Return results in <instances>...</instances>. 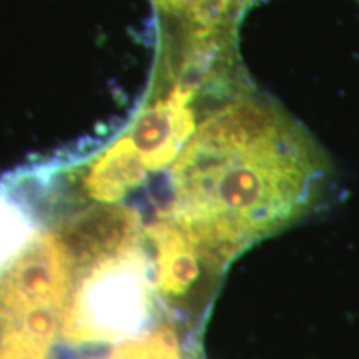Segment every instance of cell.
I'll list each match as a JSON object with an SVG mask.
<instances>
[{"label": "cell", "mask_w": 359, "mask_h": 359, "mask_svg": "<svg viewBox=\"0 0 359 359\" xmlns=\"http://www.w3.org/2000/svg\"><path fill=\"white\" fill-rule=\"evenodd\" d=\"M206 0H158L161 8L168 12L185 13V15L191 17L193 13L198 12L200 7L203 6Z\"/></svg>", "instance_id": "6"}, {"label": "cell", "mask_w": 359, "mask_h": 359, "mask_svg": "<svg viewBox=\"0 0 359 359\" xmlns=\"http://www.w3.org/2000/svg\"><path fill=\"white\" fill-rule=\"evenodd\" d=\"M195 133V115L185 103L163 97L138 115L127 133L148 172L172 165Z\"/></svg>", "instance_id": "3"}, {"label": "cell", "mask_w": 359, "mask_h": 359, "mask_svg": "<svg viewBox=\"0 0 359 359\" xmlns=\"http://www.w3.org/2000/svg\"><path fill=\"white\" fill-rule=\"evenodd\" d=\"M37 235L35 215L24 201L13 198L8 188L0 185V271L19 257Z\"/></svg>", "instance_id": "5"}, {"label": "cell", "mask_w": 359, "mask_h": 359, "mask_svg": "<svg viewBox=\"0 0 359 359\" xmlns=\"http://www.w3.org/2000/svg\"><path fill=\"white\" fill-rule=\"evenodd\" d=\"M72 257L58 233H42L0 271V359H45L62 327Z\"/></svg>", "instance_id": "2"}, {"label": "cell", "mask_w": 359, "mask_h": 359, "mask_svg": "<svg viewBox=\"0 0 359 359\" xmlns=\"http://www.w3.org/2000/svg\"><path fill=\"white\" fill-rule=\"evenodd\" d=\"M82 266L62 320L67 343H127L156 330L161 314L178 325L158 294L154 258L143 236Z\"/></svg>", "instance_id": "1"}, {"label": "cell", "mask_w": 359, "mask_h": 359, "mask_svg": "<svg viewBox=\"0 0 359 359\" xmlns=\"http://www.w3.org/2000/svg\"><path fill=\"white\" fill-rule=\"evenodd\" d=\"M147 173L145 161L128 135H125L93 161L83 177V190L92 200L111 203L140 187Z\"/></svg>", "instance_id": "4"}]
</instances>
